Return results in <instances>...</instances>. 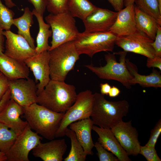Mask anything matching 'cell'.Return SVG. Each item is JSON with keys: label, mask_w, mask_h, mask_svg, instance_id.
<instances>
[{"label": "cell", "mask_w": 161, "mask_h": 161, "mask_svg": "<svg viewBox=\"0 0 161 161\" xmlns=\"http://www.w3.org/2000/svg\"><path fill=\"white\" fill-rule=\"evenodd\" d=\"M0 123V151L6 154L13 144L17 135L15 132Z\"/></svg>", "instance_id": "obj_29"}, {"label": "cell", "mask_w": 161, "mask_h": 161, "mask_svg": "<svg viewBox=\"0 0 161 161\" xmlns=\"http://www.w3.org/2000/svg\"><path fill=\"white\" fill-rule=\"evenodd\" d=\"M45 20L50 25L52 32L49 50L65 43L73 41L79 32L74 17L68 10L50 13L46 16Z\"/></svg>", "instance_id": "obj_7"}, {"label": "cell", "mask_w": 161, "mask_h": 161, "mask_svg": "<svg viewBox=\"0 0 161 161\" xmlns=\"http://www.w3.org/2000/svg\"><path fill=\"white\" fill-rule=\"evenodd\" d=\"M88 0H67V10L74 17L82 20L85 19L96 8Z\"/></svg>", "instance_id": "obj_26"}, {"label": "cell", "mask_w": 161, "mask_h": 161, "mask_svg": "<svg viewBox=\"0 0 161 161\" xmlns=\"http://www.w3.org/2000/svg\"><path fill=\"white\" fill-rule=\"evenodd\" d=\"M161 133V120L160 119L151 131L150 137L145 145L155 147L158 139Z\"/></svg>", "instance_id": "obj_34"}, {"label": "cell", "mask_w": 161, "mask_h": 161, "mask_svg": "<svg viewBox=\"0 0 161 161\" xmlns=\"http://www.w3.org/2000/svg\"><path fill=\"white\" fill-rule=\"evenodd\" d=\"M94 125L90 118L78 120L69 125V129L75 133L76 138L86 155H92V150L94 147L91 135Z\"/></svg>", "instance_id": "obj_21"}, {"label": "cell", "mask_w": 161, "mask_h": 161, "mask_svg": "<svg viewBox=\"0 0 161 161\" xmlns=\"http://www.w3.org/2000/svg\"><path fill=\"white\" fill-rule=\"evenodd\" d=\"M94 94V102L91 115L94 125L111 129L123 121L129 112V105L125 100L111 101L97 92Z\"/></svg>", "instance_id": "obj_2"}, {"label": "cell", "mask_w": 161, "mask_h": 161, "mask_svg": "<svg viewBox=\"0 0 161 161\" xmlns=\"http://www.w3.org/2000/svg\"><path fill=\"white\" fill-rule=\"evenodd\" d=\"M65 113H57L36 103L23 107V117L32 129L45 138H55Z\"/></svg>", "instance_id": "obj_3"}, {"label": "cell", "mask_w": 161, "mask_h": 161, "mask_svg": "<svg viewBox=\"0 0 161 161\" xmlns=\"http://www.w3.org/2000/svg\"><path fill=\"white\" fill-rule=\"evenodd\" d=\"M100 161H118V159L112 152L105 149L98 142L94 144Z\"/></svg>", "instance_id": "obj_32"}, {"label": "cell", "mask_w": 161, "mask_h": 161, "mask_svg": "<svg viewBox=\"0 0 161 161\" xmlns=\"http://www.w3.org/2000/svg\"><path fill=\"white\" fill-rule=\"evenodd\" d=\"M14 15L13 11L0 0V28L5 31L10 30Z\"/></svg>", "instance_id": "obj_30"}, {"label": "cell", "mask_w": 161, "mask_h": 161, "mask_svg": "<svg viewBox=\"0 0 161 161\" xmlns=\"http://www.w3.org/2000/svg\"><path fill=\"white\" fill-rule=\"evenodd\" d=\"M49 54L45 51L36 54L24 62L32 72L37 88V94L44 89L51 80L49 66Z\"/></svg>", "instance_id": "obj_14"}, {"label": "cell", "mask_w": 161, "mask_h": 161, "mask_svg": "<svg viewBox=\"0 0 161 161\" xmlns=\"http://www.w3.org/2000/svg\"><path fill=\"white\" fill-rule=\"evenodd\" d=\"M43 137L33 131L28 124L17 136L13 145L6 154L8 161H29L30 151L35 147Z\"/></svg>", "instance_id": "obj_9"}, {"label": "cell", "mask_w": 161, "mask_h": 161, "mask_svg": "<svg viewBox=\"0 0 161 161\" xmlns=\"http://www.w3.org/2000/svg\"><path fill=\"white\" fill-rule=\"evenodd\" d=\"M146 66L148 68H157L161 71V57L147 58Z\"/></svg>", "instance_id": "obj_38"}, {"label": "cell", "mask_w": 161, "mask_h": 161, "mask_svg": "<svg viewBox=\"0 0 161 161\" xmlns=\"http://www.w3.org/2000/svg\"><path fill=\"white\" fill-rule=\"evenodd\" d=\"M0 72L8 80L29 77L30 69L24 62L0 53Z\"/></svg>", "instance_id": "obj_20"}, {"label": "cell", "mask_w": 161, "mask_h": 161, "mask_svg": "<svg viewBox=\"0 0 161 161\" xmlns=\"http://www.w3.org/2000/svg\"><path fill=\"white\" fill-rule=\"evenodd\" d=\"M126 64L128 69L133 77L130 81L131 85L138 84L143 88L161 87L160 71H158L153 68L152 72L149 75H141L138 73L136 65L128 59L126 58Z\"/></svg>", "instance_id": "obj_22"}, {"label": "cell", "mask_w": 161, "mask_h": 161, "mask_svg": "<svg viewBox=\"0 0 161 161\" xmlns=\"http://www.w3.org/2000/svg\"><path fill=\"white\" fill-rule=\"evenodd\" d=\"M34 7V9L39 14L43 15L47 4L48 0H28Z\"/></svg>", "instance_id": "obj_36"}, {"label": "cell", "mask_w": 161, "mask_h": 161, "mask_svg": "<svg viewBox=\"0 0 161 161\" xmlns=\"http://www.w3.org/2000/svg\"><path fill=\"white\" fill-rule=\"evenodd\" d=\"M111 129L128 156L139 154L141 145L138 134L136 129L132 126L131 120L127 122L122 121Z\"/></svg>", "instance_id": "obj_12"}, {"label": "cell", "mask_w": 161, "mask_h": 161, "mask_svg": "<svg viewBox=\"0 0 161 161\" xmlns=\"http://www.w3.org/2000/svg\"><path fill=\"white\" fill-rule=\"evenodd\" d=\"M6 6L9 8L16 6V5L12 2V0H4Z\"/></svg>", "instance_id": "obj_44"}, {"label": "cell", "mask_w": 161, "mask_h": 161, "mask_svg": "<svg viewBox=\"0 0 161 161\" xmlns=\"http://www.w3.org/2000/svg\"><path fill=\"white\" fill-rule=\"evenodd\" d=\"M67 0H48L47 8L52 14H57L67 11Z\"/></svg>", "instance_id": "obj_31"}, {"label": "cell", "mask_w": 161, "mask_h": 161, "mask_svg": "<svg viewBox=\"0 0 161 161\" xmlns=\"http://www.w3.org/2000/svg\"><path fill=\"white\" fill-rule=\"evenodd\" d=\"M120 92V90L118 88L113 86L111 87L108 95L110 97H114L118 96Z\"/></svg>", "instance_id": "obj_42"}, {"label": "cell", "mask_w": 161, "mask_h": 161, "mask_svg": "<svg viewBox=\"0 0 161 161\" xmlns=\"http://www.w3.org/2000/svg\"><path fill=\"white\" fill-rule=\"evenodd\" d=\"M10 99V93L8 89L0 100V112L4 109Z\"/></svg>", "instance_id": "obj_39"}, {"label": "cell", "mask_w": 161, "mask_h": 161, "mask_svg": "<svg viewBox=\"0 0 161 161\" xmlns=\"http://www.w3.org/2000/svg\"><path fill=\"white\" fill-rule=\"evenodd\" d=\"M7 161V157L6 154L0 151V161Z\"/></svg>", "instance_id": "obj_45"}, {"label": "cell", "mask_w": 161, "mask_h": 161, "mask_svg": "<svg viewBox=\"0 0 161 161\" xmlns=\"http://www.w3.org/2000/svg\"><path fill=\"white\" fill-rule=\"evenodd\" d=\"M127 53L124 51L109 52L104 55L106 62L105 66L97 67L91 64L85 66L100 78L118 81L126 88L130 89L131 86L130 81L133 77L126 66Z\"/></svg>", "instance_id": "obj_4"}, {"label": "cell", "mask_w": 161, "mask_h": 161, "mask_svg": "<svg viewBox=\"0 0 161 161\" xmlns=\"http://www.w3.org/2000/svg\"><path fill=\"white\" fill-rule=\"evenodd\" d=\"M118 12L116 20L109 31L117 36L129 35L136 32L137 29L134 4L129 5Z\"/></svg>", "instance_id": "obj_18"}, {"label": "cell", "mask_w": 161, "mask_h": 161, "mask_svg": "<svg viewBox=\"0 0 161 161\" xmlns=\"http://www.w3.org/2000/svg\"><path fill=\"white\" fill-rule=\"evenodd\" d=\"M10 99L23 107L36 103L37 88L35 81L29 77L9 80Z\"/></svg>", "instance_id": "obj_11"}, {"label": "cell", "mask_w": 161, "mask_h": 161, "mask_svg": "<svg viewBox=\"0 0 161 161\" xmlns=\"http://www.w3.org/2000/svg\"><path fill=\"white\" fill-rule=\"evenodd\" d=\"M139 154L143 156L148 161H161L155 147L145 145L140 146Z\"/></svg>", "instance_id": "obj_33"}, {"label": "cell", "mask_w": 161, "mask_h": 161, "mask_svg": "<svg viewBox=\"0 0 161 161\" xmlns=\"http://www.w3.org/2000/svg\"><path fill=\"white\" fill-rule=\"evenodd\" d=\"M134 12L137 29L154 41L159 25L156 20L137 6H134Z\"/></svg>", "instance_id": "obj_23"}, {"label": "cell", "mask_w": 161, "mask_h": 161, "mask_svg": "<svg viewBox=\"0 0 161 161\" xmlns=\"http://www.w3.org/2000/svg\"><path fill=\"white\" fill-rule=\"evenodd\" d=\"M134 2L136 6L154 18L161 25V12L158 0H135Z\"/></svg>", "instance_id": "obj_28"}, {"label": "cell", "mask_w": 161, "mask_h": 161, "mask_svg": "<svg viewBox=\"0 0 161 161\" xmlns=\"http://www.w3.org/2000/svg\"><path fill=\"white\" fill-rule=\"evenodd\" d=\"M32 12L35 16L39 25V31L36 39V46L35 49L36 53L38 54L45 51H49L50 49V46L48 44V39L52 35V31L49 30L50 26L44 22L43 15L38 13L34 9Z\"/></svg>", "instance_id": "obj_24"}, {"label": "cell", "mask_w": 161, "mask_h": 161, "mask_svg": "<svg viewBox=\"0 0 161 161\" xmlns=\"http://www.w3.org/2000/svg\"><path fill=\"white\" fill-rule=\"evenodd\" d=\"M134 1L135 0H124V5L126 7L130 4H134Z\"/></svg>", "instance_id": "obj_46"}, {"label": "cell", "mask_w": 161, "mask_h": 161, "mask_svg": "<svg viewBox=\"0 0 161 161\" xmlns=\"http://www.w3.org/2000/svg\"><path fill=\"white\" fill-rule=\"evenodd\" d=\"M33 14L28 7H26L24 13L21 17L14 18L13 24L17 27L18 34L24 37L28 42L31 47L35 49V46L34 40L31 36L30 28L33 24Z\"/></svg>", "instance_id": "obj_25"}, {"label": "cell", "mask_w": 161, "mask_h": 161, "mask_svg": "<svg viewBox=\"0 0 161 161\" xmlns=\"http://www.w3.org/2000/svg\"><path fill=\"white\" fill-rule=\"evenodd\" d=\"M118 13L107 9L96 8L83 21L86 32L109 31Z\"/></svg>", "instance_id": "obj_15"}, {"label": "cell", "mask_w": 161, "mask_h": 161, "mask_svg": "<svg viewBox=\"0 0 161 161\" xmlns=\"http://www.w3.org/2000/svg\"><path fill=\"white\" fill-rule=\"evenodd\" d=\"M49 52L51 79L65 81L80 58L74 41L62 44Z\"/></svg>", "instance_id": "obj_5"}, {"label": "cell", "mask_w": 161, "mask_h": 161, "mask_svg": "<svg viewBox=\"0 0 161 161\" xmlns=\"http://www.w3.org/2000/svg\"><path fill=\"white\" fill-rule=\"evenodd\" d=\"M3 34L6 38L4 53L7 55L24 62L36 54L35 49L21 35L10 30L4 31Z\"/></svg>", "instance_id": "obj_13"}, {"label": "cell", "mask_w": 161, "mask_h": 161, "mask_svg": "<svg viewBox=\"0 0 161 161\" xmlns=\"http://www.w3.org/2000/svg\"><path fill=\"white\" fill-rule=\"evenodd\" d=\"M77 94L73 85L51 79L37 94L36 103L57 113H65L74 103Z\"/></svg>", "instance_id": "obj_1"}, {"label": "cell", "mask_w": 161, "mask_h": 161, "mask_svg": "<svg viewBox=\"0 0 161 161\" xmlns=\"http://www.w3.org/2000/svg\"><path fill=\"white\" fill-rule=\"evenodd\" d=\"M154 51L155 57H161V27L159 25L155 38L151 44Z\"/></svg>", "instance_id": "obj_35"}, {"label": "cell", "mask_w": 161, "mask_h": 161, "mask_svg": "<svg viewBox=\"0 0 161 161\" xmlns=\"http://www.w3.org/2000/svg\"><path fill=\"white\" fill-rule=\"evenodd\" d=\"M117 36L112 32H79L73 41L79 54L92 58L101 52H112Z\"/></svg>", "instance_id": "obj_6"}, {"label": "cell", "mask_w": 161, "mask_h": 161, "mask_svg": "<svg viewBox=\"0 0 161 161\" xmlns=\"http://www.w3.org/2000/svg\"><path fill=\"white\" fill-rule=\"evenodd\" d=\"M8 88V80L0 72V100Z\"/></svg>", "instance_id": "obj_37"}, {"label": "cell", "mask_w": 161, "mask_h": 161, "mask_svg": "<svg viewBox=\"0 0 161 161\" xmlns=\"http://www.w3.org/2000/svg\"><path fill=\"white\" fill-rule=\"evenodd\" d=\"M107 0L117 12H118L123 9L124 6V0Z\"/></svg>", "instance_id": "obj_40"}, {"label": "cell", "mask_w": 161, "mask_h": 161, "mask_svg": "<svg viewBox=\"0 0 161 161\" xmlns=\"http://www.w3.org/2000/svg\"><path fill=\"white\" fill-rule=\"evenodd\" d=\"M101 94L104 95H108L111 87L110 85L107 83H101L100 84Z\"/></svg>", "instance_id": "obj_41"}, {"label": "cell", "mask_w": 161, "mask_h": 161, "mask_svg": "<svg viewBox=\"0 0 161 161\" xmlns=\"http://www.w3.org/2000/svg\"><path fill=\"white\" fill-rule=\"evenodd\" d=\"M92 130L99 136L98 141L105 149L112 153L119 161H131L111 129H105L93 125Z\"/></svg>", "instance_id": "obj_19"}, {"label": "cell", "mask_w": 161, "mask_h": 161, "mask_svg": "<svg viewBox=\"0 0 161 161\" xmlns=\"http://www.w3.org/2000/svg\"><path fill=\"white\" fill-rule=\"evenodd\" d=\"M23 114V107L10 99L0 112V123L13 131L17 136L20 134L28 124L20 116Z\"/></svg>", "instance_id": "obj_16"}, {"label": "cell", "mask_w": 161, "mask_h": 161, "mask_svg": "<svg viewBox=\"0 0 161 161\" xmlns=\"http://www.w3.org/2000/svg\"><path fill=\"white\" fill-rule=\"evenodd\" d=\"M154 40L138 30L127 35L117 36L115 44L126 52H130L144 56L147 58L155 57L151 45Z\"/></svg>", "instance_id": "obj_10"}, {"label": "cell", "mask_w": 161, "mask_h": 161, "mask_svg": "<svg viewBox=\"0 0 161 161\" xmlns=\"http://www.w3.org/2000/svg\"><path fill=\"white\" fill-rule=\"evenodd\" d=\"M65 134L70 140L71 148L69 154L64 161H85L87 155L78 140L74 132L67 128L65 131Z\"/></svg>", "instance_id": "obj_27"}, {"label": "cell", "mask_w": 161, "mask_h": 161, "mask_svg": "<svg viewBox=\"0 0 161 161\" xmlns=\"http://www.w3.org/2000/svg\"><path fill=\"white\" fill-rule=\"evenodd\" d=\"M67 148L65 140L63 138L53 139L45 143L40 142L32 151L34 157L44 161H62Z\"/></svg>", "instance_id": "obj_17"}, {"label": "cell", "mask_w": 161, "mask_h": 161, "mask_svg": "<svg viewBox=\"0 0 161 161\" xmlns=\"http://www.w3.org/2000/svg\"><path fill=\"white\" fill-rule=\"evenodd\" d=\"M4 31L0 28V53L4 52L5 49L4 37Z\"/></svg>", "instance_id": "obj_43"}, {"label": "cell", "mask_w": 161, "mask_h": 161, "mask_svg": "<svg viewBox=\"0 0 161 161\" xmlns=\"http://www.w3.org/2000/svg\"><path fill=\"white\" fill-rule=\"evenodd\" d=\"M160 11L161 12V0H158Z\"/></svg>", "instance_id": "obj_47"}, {"label": "cell", "mask_w": 161, "mask_h": 161, "mask_svg": "<svg viewBox=\"0 0 161 161\" xmlns=\"http://www.w3.org/2000/svg\"><path fill=\"white\" fill-rule=\"evenodd\" d=\"M93 102L94 94L90 90H86L77 94L74 103L64 114L55 138L65 136V131L71 123L90 118Z\"/></svg>", "instance_id": "obj_8"}]
</instances>
